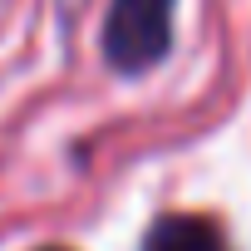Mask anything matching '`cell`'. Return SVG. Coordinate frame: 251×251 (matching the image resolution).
Instances as JSON below:
<instances>
[{
    "instance_id": "1",
    "label": "cell",
    "mask_w": 251,
    "mask_h": 251,
    "mask_svg": "<svg viewBox=\"0 0 251 251\" xmlns=\"http://www.w3.org/2000/svg\"><path fill=\"white\" fill-rule=\"evenodd\" d=\"M173 40V0H113L108 10V30H103V50L118 69H148L168 54Z\"/></svg>"
},
{
    "instance_id": "3",
    "label": "cell",
    "mask_w": 251,
    "mask_h": 251,
    "mask_svg": "<svg viewBox=\"0 0 251 251\" xmlns=\"http://www.w3.org/2000/svg\"><path fill=\"white\" fill-rule=\"evenodd\" d=\"M45 251H59V246H45Z\"/></svg>"
},
{
    "instance_id": "2",
    "label": "cell",
    "mask_w": 251,
    "mask_h": 251,
    "mask_svg": "<svg viewBox=\"0 0 251 251\" xmlns=\"http://www.w3.org/2000/svg\"><path fill=\"white\" fill-rule=\"evenodd\" d=\"M143 251H231V241H226V231H222L212 217L173 212V217H158V222L148 226Z\"/></svg>"
}]
</instances>
